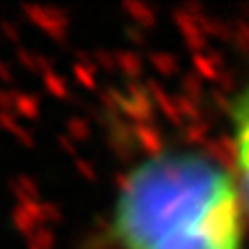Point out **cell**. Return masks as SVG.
Returning a JSON list of instances; mask_svg holds the SVG:
<instances>
[{"label":"cell","mask_w":249,"mask_h":249,"mask_svg":"<svg viewBox=\"0 0 249 249\" xmlns=\"http://www.w3.org/2000/svg\"><path fill=\"white\" fill-rule=\"evenodd\" d=\"M226 157L249 214V76L242 79L224 102Z\"/></svg>","instance_id":"cell-2"},{"label":"cell","mask_w":249,"mask_h":249,"mask_svg":"<svg viewBox=\"0 0 249 249\" xmlns=\"http://www.w3.org/2000/svg\"><path fill=\"white\" fill-rule=\"evenodd\" d=\"M249 214L229 161L169 143L118 176L97 240L107 249H247Z\"/></svg>","instance_id":"cell-1"}]
</instances>
